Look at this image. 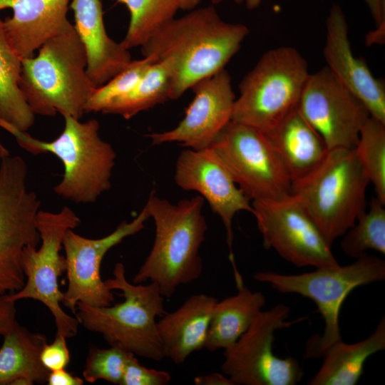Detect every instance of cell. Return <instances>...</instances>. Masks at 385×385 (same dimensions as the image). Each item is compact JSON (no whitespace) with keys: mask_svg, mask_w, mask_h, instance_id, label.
Returning a JSON list of instances; mask_svg holds the SVG:
<instances>
[{"mask_svg":"<svg viewBox=\"0 0 385 385\" xmlns=\"http://www.w3.org/2000/svg\"><path fill=\"white\" fill-rule=\"evenodd\" d=\"M189 11L166 23L140 47L143 56L169 67L170 100L224 69L249 34L245 25L223 21L213 6Z\"/></svg>","mask_w":385,"mask_h":385,"instance_id":"obj_1","label":"cell"},{"mask_svg":"<svg viewBox=\"0 0 385 385\" xmlns=\"http://www.w3.org/2000/svg\"><path fill=\"white\" fill-rule=\"evenodd\" d=\"M203 203L201 195L174 204L150 193L145 205L155 223V236L133 283L150 281L169 299L180 286L200 277L202 261L200 249L207 230Z\"/></svg>","mask_w":385,"mask_h":385,"instance_id":"obj_2","label":"cell"},{"mask_svg":"<svg viewBox=\"0 0 385 385\" xmlns=\"http://www.w3.org/2000/svg\"><path fill=\"white\" fill-rule=\"evenodd\" d=\"M85 47L70 21L22 59L19 87L34 115L81 119L96 88L86 72Z\"/></svg>","mask_w":385,"mask_h":385,"instance_id":"obj_3","label":"cell"},{"mask_svg":"<svg viewBox=\"0 0 385 385\" xmlns=\"http://www.w3.org/2000/svg\"><path fill=\"white\" fill-rule=\"evenodd\" d=\"M63 118L62 133L51 141L34 138L1 119L0 127L10 133L28 153H51L61 161L64 173L53 188L56 195L76 204L93 203L111 188L115 152L99 136L97 120L81 122L71 116Z\"/></svg>","mask_w":385,"mask_h":385,"instance_id":"obj_4","label":"cell"},{"mask_svg":"<svg viewBox=\"0 0 385 385\" xmlns=\"http://www.w3.org/2000/svg\"><path fill=\"white\" fill-rule=\"evenodd\" d=\"M113 277L105 280L111 290H120L124 300L114 305L93 307L78 302L75 317L86 329L100 333L110 344L153 360L165 358L157 330V318L166 313L158 286L132 284L124 265L115 264Z\"/></svg>","mask_w":385,"mask_h":385,"instance_id":"obj_5","label":"cell"},{"mask_svg":"<svg viewBox=\"0 0 385 385\" xmlns=\"http://www.w3.org/2000/svg\"><path fill=\"white\" fill-rule=\"evenodd\" d=\"M369 183L354 148H334L312 171L292 183V193L332 247L366 211Z\"/></svg>","mask_w":385,"mask_h":385,"instance_id":"obj_6","label":"cell"},{"mask_svg":"<svg viewBox=\"0 0 385 385\" xmlns=\"http://www.w3.org/2000/svg\"><path fill=\"white\" fill-rule=\"evenodd\" d=\"M254 279L269 284L281 293H294L315 302L323 320V333L310 337L305 346V359L322 358L334 343L342 339L339 324L341 307L355 288L385 279V261L366 253L345 266L316 268L296 274L259 272Z\"/></svg>","mask_w":385,"mask_h":385,"instance_id":"obj_7","label":"cell"},{"mask_svg":"<svg viewBox=\"0 0 385 385\" xmlns=\"http://www.w3.org/2000/svg\"><path fill=\"white\" fill-rule=\"evenodd\" d=\"M309 74L296 48L267 51L241 81L231 120L270 133L297 108Z\"/></svg>","mask_w":385,"mask_h":385,"instance_id":"obj_8","label":"cell"},{"mask_svg":"<svg viewBox=\"0 0 385 385\" xmlns=\"http://www.w3.org/2000/svg\"><path fill=\"white\" fill-rule=\"evenodd\" d=\"M80 224L79 217L68 206L57 212L40 210L36 226L41 245L38 248L29 245L24 249L21 265L26 279L25 284L19 291L7 294V298L14 302L32 299L45 304L54 318L56 333L66 339L77 334L80 324L60 305L63 301V292L58 287V279L66 270L65 256L60 252L67 230Z\"/></svg>","mask_w":385,"mask_h":385,"instance_id":"obj_9","label":"cell"},{"mask_svg":"<svg viewBox=\"0 0 385 385\" xmlns=\"http://www.w3.org/2000/svg\"><path fill=\"white\" fill-rule=\"evenodd\" d=\"M28 166L19 155L0 160V292L25 284L21 257L24 249L40 243L36 226L41 202L27 187Z\"/></svg>","mask_w":385,"mask_h":385,"instance_id":"obj_10","label":"cell"},{"mask_svg":"<svg viewBox=\"0 0 385 385\" xmlns=\"http://www.w3.org/2000/svg\"><path fill=\"white\" fill-rule=\"evenodd\" d=\"M290 307L279 303L260 311L248 329L225 349L222 373L233 385H295L303 377L298 360L273 351L274 334L299 320L287 321Z\"/></svg>","mask_w":385,"mask_h":385,"instance_id":"obj_11","label":"cell"},{"mask_svg":"<svg viewBox=\"0 0 385 385\" xmlns=\"http://www.w3.org/2000/svg\"><path fill=\"white\" fill-rule=\"evenodd\" d=\"M252 201L292 193V179L267 135L231 120L210 146Z\"/></svg>","mask_w":385,"mask_h":385,"instance_id":"obj_12","label":"cell"},{"mask_svg":"<svg viewBox=\"0 0 385 385\" xmlns=\"http://www.w3.org/2000/svg\"><path fill=\"white\" fill-rule=\"evenodd\" d=\"M263 246L297 267H331L339 262L300 200L292 193L252 201Z\"/></svg>","mask_w":385,"mask_h":385,"instance_id":"obj_13","label":"cell"},{"mask_svg":"<svg viewBox=\"0 0 385 385\" xmlns=\"http://www.w3.org/2000/svg\"><path fill=\"white\" fill-rule=\"evenodd\" d=\"M297 108L329 150L354 148L362 127L371 117L362 102L327 66L309 74Z\"/></svg>","mask_w":385,"mask_h":385,"instance_id":"obj_14","label":"cell"},{"mask_svg":"<svg viewBox=\"0 0 385 385\" xmlns=\"http://www.w3.org/2000/svg\"><path fill=\"white\" fill-rule=\"evenodd\" d=\"M150 218L146 205L131 221H123L108 235L87 238L67 230L63 240L66 261L68 287L63 292V304L74 314L78 302L93 307H107L114 302V294L101 276V265L106 254L125 237L145 227Z\"/></svg>","mask_w":385,"mask_h":385,"instance_id":"obj_15","label":"cell"},{"mask_svg":"<svg viewBox=\"0 0 385 385\" xmlns=\"http://www.w3.org/2000/svg\"><path fill=\"white\" fill-rule=\"evenodd\" d=\"M174 179L181 189L199 192L222 220L226 230L229 258L236 286H241L244 283L235 265L232 226L237 212L252 213L250 200L210 147L202 150L187 148L181 151L176 160Z\"/></svg>","mask_w":385,"mask_h":385,"instance_id":"obj_16","label":"cell"},{"mask_svg":"<svg viewBox=\"0 0 385 385\" xmlns=\"http://www.w3.org/2000/svg\"><path fill=\"white\" fill-rule=\"evenodd\" d=\"M192 89L194 98L183 120L171 130L148 135L153 144L176 142L193 150L205 149L231 121L236 97L225 68Z\"/></svg>","mask_w":385,"mask_h":385,"instance_id":"obj_17","label":"cell"},{"mask_svg":"<svg viewBox=\"0 0 385 385\" xmlns=\"http://www.w3.org/2000/svg\"><path fill=\"white\" fill-rule=\"evenodd\" d=\"M323 55L327 67L337 80L366 106L370 115L385 123V86L364 60L352 52L345 15L337 4L326 20Z\"/></svg>","mask_w":385,"mask_h":385,"instance_id":"obj_18","label":"cell"},{"mask_svg":"<svg viewBox=\"0 0 385 385\" xmlns=\"http://www.w3.org/2000/svg\"><path fill=\"white\" fill-rule=\"evenodd\" d=\"M71 0H0V10L11 9L13 15L3 20L6 36L23 59L34 52L69 22Z\"/></svg>","mask_w":385,"mask_h":385,"instance_id":"obj_19","label":"cell"},{"mask_svg":"<svg viewBox=\"0 0 385 385\" xmlns=\"http://www.w3.org/2000/svg\"><path fill=\"white\" fill-rule=\"evenodd\" d=\"M74 28L86 52V72L96 88L115 76L132 61L122 43L107 34L100 0H71Z\"/></svg>","mask_w":385,"mask_h":385,"instance_id":"obj_20","label":"cell"},{"mask_svg":"<svg viewBox=\"0 0 385 385\" xmlns=\"http://www.w3.org/2000/svg\"><path fill=\"white\" fill-rule=\"evenodd\" d=\"M217 299L205 294H193L176 310L157 321L165 358L182 364L195 351L205 348L211 314Z\"/></svg>","mask_w":385,"mask_h":385,"instance_id":"obj_21","label":"cell"},{"mask_svg":"<svg viewBox=\"0 0 385 385\" xmlns=\"http://www.w3.org/2000/svg\"><path fill=\"white\" fill-rule=\"evenodd\" d=\"M284 163L292 183L312 171L329 149L298 108L266 134Z\"/></svg>","mask_w":385,"mask_h":385,"instance_id":"obj_22","label":"cell"},{"mask_svg":"<svg viewBox=\"0 0 385 385\" xmlns=\"http://www.w3.org/2000/svg\"><path fill=\"white\" fill-rule=\"evenodd\" d=\"M0 347V385H33L46 382L49 371L40 355L45 335L32 333L17 322L4 336Z\"/></svg>","mask_w":385,"mask_h":385,"instance_id":"obj_23","label":"cell"},{"mask_svg":"<svg viewBox=\"0 0 385 385\" xmlns=\"http://www.w3.org/2000/svg\"><path fill=\"white\" fill-rule=\"evenodd\" d=\"M385 349V318L366 339L352 344L342 339L334 343L322 358L318 371L309 385H355L359 380L367 359Z\"/></svg>","mask_w":385,"mask_h":385,"instance_id":"obj_24","label":"cell"},{"mask_svg":"<svg viewBox=\"0 0 385 385\" xmlns=\"http://www.w3.org/2000/svg\"><path fill=\"white\" fill-rule=\"evenodd\" d=\"M237 289L235 295L217 300L213 307L205 344L208 351L225 349L236 342L266 303L261 292L244 284Z\"/></svg>","mask_w":385,"mask_h":385,"instance_id":"obj_25","label":"cell"},{"mask_svg":"<svg viewBox=\"0 0 385 385\" xmlns=\"http://www.w3.org/2000/svg\"><path fill=\"white\" fill-rule=\"evenodd\" d=\"M21 68L22 58L9 42L0 19V119L27 131L35 115L19 87Z\"/></svg>","mask_w":385,"mask_h":385,"instance_id":"obj_26","label":"cell"},{"mask_svg":"<svg viewBox=\"0 0 385 385\" xmlns=\"http://www.w3.org/2000/svg\"><path fill=\"white\" fill-rule=\"evenodd\" d=\"M170 68L165 62L158 61L133 89L112 101L101 113L130 119L170 100Z\"/></svg>","mask_w":385,"mask_h":385,"instance_id":"obj_27","label":"cell"},{"mask_svg":"<svg viewBox=\"0 0 385 385\" xmlns=\"http://www.w3.org/2000/svg\"><path fill=\"white\" fill-rule=\"evenodd\" d=\"M130 13L126 34L120 42L130 50L143 46L179 9L175 0H113Z\"/></svg>","mask_w":385,"mask_h":385,"instance_id":"obj_28","label":"cell"},{"mask_svg":"<svg viewBox=\"0 0 385 385\" xmlns=\"http://www.w3.org/2000/svg\"><path fill=\"white\" fill-rule=\"evenodd\" d=\"M384 205L374 197L369 208L342 236L340 247L347 256L357 258L369 250L385 255Z\"/></svg>","mask_w":385,"mask_h":385,"instance_id":"obj_29","label":"cell"},{"mask_svg":"<svg viewBox=\"0 0 385 385\" xmlns=\"http://www.w3.org/2000/svg\"><path fill=\"white\" fill-rule=\"evenodd\" d=\"M354 150L376 197L385 204V123L371 116L361 130Z\"/></svg>","mask_w":385,"mask_h":385,"instance_id":"obj_30","label":"cell"},{"mask_svg":"<svg viewBox=\"0 0 385 385\" xmlns=\"http://www.w3.org/2000/svg\"><path fill=\"white\" fill-rule=\"evenodd\" d=\"M156 61L153 56L132 60L106 83L93 90L86 105L85 112H102L112 101L133 89Z\"/></svg>","mask_w":385,"mask_h":385,"instance_id":"obj_31","label":"cell"},{"mask_svg":"<svg viewBox=\"0 0 385 385\" xmlns=\"http://www.w3.org/2000/svg\"><path fill=\"white\" fill-rule=\"evenodd\" d=\"M133 354L118 346L108 349H89L83 371L84 380L94 383L99 379L120 384L130 356Z\"/></svg>","mask_w":385,"mask_h":385,"instance_id":"obj_32","label":"cell"},{"mask_svg":"<svg viewBox=\"0 0 385 385\" xmlns=\"http://www.w3.org/2000/svg\"><path fill=\"white\" fill-rule=\"evenodd\" d=\"M170 381L171 376L168 372L145 367L132 354L120 385H167Z\"/></svg>","mask_w":385,"mask_h":385,"instance_id":"obj_33","label":"cell"},{"mask_svg":"<svg viewBox=\"0 0 385 385\" xmlns=\"http://www.w3.org/2000/svg\"><path fill=\"white\" fill-rule=\"evenodd\" d=\"M41 361L49 371L66 369L70 361L66 338L56 333L52 343L44 344L40 355Z\"/></svg>","mask_w":385,"mask_h":385,"instance_id":"obj_34","label":"cell"},{"mask_svg":"<svg viewBox=\"0 0 385 385\" xmlns=\"http://www.w3.org/2000/svg\"><path fill=\"white\" fill-rule=\"evenodd\" d=\"M375 23L376 29L366 37L369 45L383 43L385 40V0H363Z\"/></svg>","mask_w":385,"mask_h":385,"instance_id":"obj_35","label":"cell"},{"mask_svg":"<svg viewBox=\"0 0 385 385\" xmlns=\"http://www.w3.org/2000/svg\"><path fill=\"white\" fill-rule=\"evenodd\" d=\"M15 302L7 298V294L0 292V335L10 331L16 322Z\"/></svg>","mask_w":385,"mask_h":385,"instance_id":"obj_36","label":"cell"},{"mask_svg":"<svg viewBox=\"0 0 385 385\" xmlns=\"http://www.w3.org/2000/svg\"><path fill=\"white\" fill-rule=\"evenodd\" d=\"M46 382L48 385H83L84 381L68 372L66 369L49 371Z\"/></svg>","mask_w":385,"mask_h":385,"instance_id":"obj_37","label":"cell"},{"mask_svg":"<svg viewBox=\"0 0 385 385\" xmlns=\"http://www.w3.org/2000/svg\"><path fill=\"white\" fill-rule=\"evenodd\" d=\"M194 384L195 385H233L226 375L219 372L197 376L194 379Z\"/></svg>","mask_w":385,"mask_h":385,"instance_id":"obj_38","label":"cell"},{"mask_svg":"<svg viewBox=\"0 0 385 385\" xmlns=\"http://www.w3.org/2000/svg\"><path fill=\"white\" fill-rule=\"evenodd\" d=\"M179 9L183 11H191L198 6L200 0H175Z\"/></svg>","mask_w":385,"mask_h":385,"instance_id":"obj_39","label":"cell"},{"mask_svg":"<svg viewBox=\"0 0 385 385\" xmlns=\"http://www.w3.org/2000/svg\"><path fill=\"white\" fill-rule=\"evenodd\" d=\"M237 4L244 3L246 7L252 10L257 9L262 3V0H235Z\"/></svg>","mask_w":385,"mask_h":385,"instance_id":"obj_40","label":"cell"},{"mask_svg":"<svg viewBox=\"0 0 385 385\" xmlns=\"http://www.w3.org/2000/svg\"><path fill=\"white\" fill-rule=\"evenodd\" d=\"M9 155V150L0 142V160Z\"/></svg>","mask_w":385,"mask_h":385,"instance_id":"obj_41","label":"cell"},{"mask_svg":"<svg viewBox=\"0 0 385 385\" xmlns=\"http://www.w3.org/2000/svg\"><path fill=\"white\" fill-rule=\"evenodd\" d=\"M226 0H211L212 4H219Z\"/></svg>","mask_w":385,"mask_h":385,"instance_id":"obj_42","label":"cell"}]
</instances>
